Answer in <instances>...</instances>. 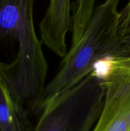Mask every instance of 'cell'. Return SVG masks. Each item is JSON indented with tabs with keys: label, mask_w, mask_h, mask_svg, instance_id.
<instances>
[{
	"label": "cell",
	"mask_w": 130,
	"mask_h": 131,
	"mask_svg": "<svg viewBox=\"0 0 130 131\" xmlns=\"http://www.w3.org/2000/svg\"><path fill=\"white\" fill-rule=\"evenodd\" d=\"M96 0H75L71 3L73 19L71 46L76 44L87 26L94 11Z\"/></svg>",
	"instance_id": "7"
},
{
	"label": "cell",
	"mask_w": 130,
	"mask_h": 131,
	"mask_svg": "<svg viewBox=\"0 0 130 131\" xmlns=\"http://www.w3.org/2000/svg\"><path fill=\"white\" fill-rule=\"evenodd\" d=\"M120 19L119 26V36L130 34V0L124 8L119 12Z\"/></svg>",
	"instance_id": "8"
},
{
	"label": "cell",
	"mask_w": 130,
	"mask_h": 131,
	"mask_svg": "<svg viewBox=\"0 0 130 131\" xmlns=\"http://www.w3.org/2000/svg\"><path fill=\"white\" fill-rule=\"evenodd\" d=\"M105 91L95 70L44 106L31 131H92L103 107Z\"/></svg>",
	"instance_id": "3"
},
{
	"label": "cell",
	"mask_w": 130,
	"mask_h": 131,
	"mask_svg": "<svg viewBox=\"0 0 130 131\" xmlns=\"http://www.w3.org/2000/svg\"><path fill=\"white\" fill-rule=\"evenodd\" d=\"M94 68L104 88L100 115L92 131H130V56H111Z\"/></svg>",
	"instance_id": "4"
},
{
	"label": "cell",
	"mask_w": 130,
	"mask_h": 131,
	"mask_svg": "<svg viewBox=\"0 0 130 131\" xmlns=\"http://www.w3.org/2000/svg\"><path fill=\"white\" fill-rule=\"evenodd\" d=\"M120 0H105L94 10L79 42L62 58L52 80L45 85L34 113L39 114L56 95L71 88L94 70L103 59L116 56L119 44Z\"/></svg>",
	"instance_id": "2"
},
{
	"label": "cell",
	"mask_w": 130,
	"mask_h": 131,
	"mask_svg": "<svg viewBox=\"0 0 130 131\" xmlns=\"http://www.w3.org/2000/svg\"><path fill=\"white\" fill-rule=\"evenodd\" d=\"M70 0H50L44 17L40 23L41 42L59 57L68 52L66 35L72 30Z\"/></svg>",
	"instance_id": "5"
},
{
	"label": "cell",
	"mask_w": 130,
	"mask_h": 131,
	"mask_svg": "<svg viewBox=\"0 0 130 131\" xmlns=\"http://www.w3.org/2000/svg\"><path fill=\"white\" fill-rule=\"evenodd\" d=\"M117 56H130V34L119 37Z\"/></svg>",
	"instance_id": "9"
},
{
	"label": "cell",
	"mask_w": 130,
	"mask_h": 131,
	"mask_svg": "<svg viewBox=\"0 0 130 131\" xmlns=\"http://www.w3.org/2000/svg\"><path fill=\"white\" fill-rule=\"evenodd\" d=\"M29 112L0 79V131H31Z\"/></svg>",
	"instance_id": "6"
},
{
	"label": "cell",
	"mask_w": 130,
	"mask_h": 131,
	"mask_svg": "<svg viewBox=\"0 0 130 131\" xmlns=\"http://www.w3.org/2000/svg\"><path fill=\"white\" fill-rule=\"evenodd\" d=\"M35 0H0V48L16 45L1 79L12 97L34 112L45 86L48 64L34 28Z\"/></svg>",
	"instance_id": "1"
}]
</instances>
